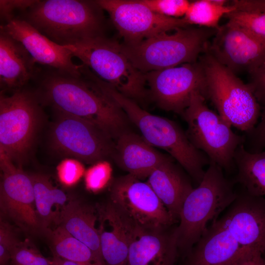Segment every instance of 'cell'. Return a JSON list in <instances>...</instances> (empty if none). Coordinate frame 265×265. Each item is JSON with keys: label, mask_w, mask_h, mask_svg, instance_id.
Masks as SVG:
<instances>
[{"label": "cell", "mask_w": 265, "mask_h": 265, "mask_svg": "<svg viewBox=\"0 0 265 265\" xmlns=\"http://www.w3.org/2000/svg\"><path fill=\"white\" fill-rule=\"evenodd\" d=\"M82 65L80 77L55 70L46 74L41 83V96L55 110L92 123L115 141L129 130L130 121Z\"/></svg>", "instance_id": "obj_1"}, {"label": "cell", "mask_w": 265, "mask_h": 265, "mask_svg": "<svg viewBox=\"0 0 265 265\" xmlns=\"http://www.w3.org/2000/svg\"><path fill=\"white\" fill-rule=\"evenodd\" d=\"M96 82L122 108L129 121L140 131L142 137L151 145L162 149L175 159L199 185L210 160L189 141L186 132L175 122L151 114L134 100L97 79Z\"/></svg>", "instance_id": "obj_2"}, {"label": "cell", "mask_w": 265, "mask_h": 265, "mask_svg": "<svg viewBox=\"0 0 265 265\" xmlns=\"http://www.w3.org/2000/svg\"><path fill=\"white\" fill-rule=\"evenodd\" d=\"M103 10L95 0H36L22 19L53 42L68 46L104 35Z\"/></svg>", "instance_id": "obj_3"}, {"label": "cell", "mask_w": 265, "mask_h": 265, "mask_svg": "<svg viewBox=\"0 0 265 265\" xmlns=\"http://www.w3.org/2000/svg\"><path fill=\"white\" fill-rule=\"evenodd\" d=\"M235 182L228 179L223 169L210 161L198 186L194 188L182 206L177 226L178 251L186 255L208 228V223L232 203L237 192Z\"/></svg>", "instance_id": "obj_4"}, {"label": "cell", "mask_w": 265, "mask_h": 265, "mask_svg": "<svg viewBox=\"0 0 265 265\" xmlns=\"http://www.w3.org/2000/svg\"><path fill=\"white\" fill-rule=\"evenodd\" d=\"M216 30L190 26L164 32L134 43L120 44L132 65L146 73L197 62L208 50L210 37Z\"/></svg>", "instance_id": "obj_5"}, {"label": "cell", "mask_w": 265, "mask_h": 265, "mask_svg": "<svg viewBox=\"0 0 265 265\" xmlns=\"http://www.w3.org/2000/svg\"><path fill=\"white\" fill-rule=\"evenodd\" d=\"M204 79V96L231 126L247 133L257 125L261 105L248 83L219 62L208 50L199 61Z\"/></svg>", "instance_id": "obj_6"}, {"label": "cell", "mask_w": 265, "mask_h": 265, "mask_svg": "<svg viewBox=\"0 0 265 265\" xmlns=\"http://www.w3.org/2000/svg\"><path fill=\"white\" fill-rule=\"evenodd\" d=\"M65 46L98 78L125 96L136 102L148 95L144 74L132 65L118 42L103 35Z\"/></svg>", "instance_id": "obj_7"}, {"label": "cell", "mask_w": 265, "mask_h": 265, "mask_svg": "<svg viewBox=\"0 0 265 265\" xmlns=\"http://www.w3.org/2000/svg\"><path fill=\"white\" fill-rule=\"evenodd\" d=\"M199 90L194 91L182 115L187 123L186 135L193 145L223 170L235 167L234 155L245 138L235 133L231 127L206 105Z\"/></svg>", "instance_id": "obj_8"}, {"label": "cell", "mask_w": 265, "mask_h": 265, "mask_svg": "<svg viewBox=\"0 0 265 265\" xmlns=\"http://www.w3.org/2000/svg\"><path fill=\"white\" fill-rule=\"evenodd\" d=\"M38 100L36 94L23 88L10 96L0 92V153L20 167L39 128L42 110Z\"/></svg>", "instance_id": "obj_9"}, {"label": "cell", "mask_w": 265, "mask_h": 265, "mask_svg": "<svg viewBox=\"0 0 265 265\" xmlns=\"http://www.w3.org/2000/svg\"><path fill=\"white\" fill-rule=\"evenodd\" d=\"M56 111L51 139L57 151L92 164L112 158L115 141L106 133L88 121Z\"/></svg>", "instance_id": "obj_10"}, {"label": "cell", "mask_w": 265, "mask_h": 265, "mask_svg": "<svg viewBox=\"0 0 265 265\" xmlns=\"http://www.w3.org/2000/svg\"><path fill=\"white\" fill-rule=\"evenodd\" d=\"M110 201L135 225L161 229L176 221L147 182L130 175L112 181Z\"/></svg>", "instance_id": "obj_11"}, {"label": "cell", "mask_w": 265, "mask_h": 265, "mask_svg": "<svg viewBox=\"0 0 265 265\" xmlns=\"http://www.w3.org/2000/svg\"><path fill=\"white\" fill-rule=\"evenodd\" d=\"M109 15L125 43H134L159 33L189 26L184 18H175L156 13L139 0H97Z\"/></svg>", "instance_id": "obj_12"}, {"label": "cell", "mask_w": 265, "mask_h": 265, "mask_svg": "<svg viewBox=\"0 0 265 265\" xmlns=\"http://www.w3.org/2000/svg\"><path fill=\"white\" fill-rule=\"evenodd\" d=\"M144 75L148 95L164 110L182 115L194 91L199 90L204 96V75L199 62L150 72Z\"/></svg>", "instance_id": "obj_13"}, {"label": "cell", "mask_w": 265, "mask_h": 265, "mask_svg": "<svg viewBox=\"0 0 265 265\" xmlns=\"http://www.w3.org/2000/svg\"><path fill=\"white\" fill-rule=\"evenodd\" d=\"M0 163V207L2 215L26 230L41 231L30 175L1 153Z\"/></svg>", "instance_id": "obj_14"}, {"label": "cell", "mask_w": 265, "mask_h": 265, "mask_svg": "<svg viewBox=\"0 0 265 265\" xmlns=\"http://www.w3.org/2000/svg\"><path fill=\"white\" fill-rule=\"evenodd\" d=\"M208 51L234 73H249L265 57V40L228 21L216 30Z\"/></svg>", "instance_id": "obj_15"}, {"label": "cell", "mask_w": 265, "mask_h": 265, "mask_svg": "<svg viewBox=\"0 0 265 265\" xmlns=\"http://www.w3.org/2000/svg\"><path fill=\"white\" fill-rule=\"evenodd\" d=\"M242 247L265 254V198L243 190L219 218Z\"/></svg>", "instance_id": "obj_16"}, {"label": "cell", "mask_w": 265, "mask_h": 265, "mask_svg": "<svg viewBox=\"0 0 265 265\" xmlns=\"http://www.w3.org/2000/svg\"><path fill=\"white\" fill-rule=\"evenodd\" d=\"M0 28L20 42L36 63L75 77L82 75V64H75L71 51L40 33L26 21L14 18L0 26Z\"/></svg>", "instance_id": "obj_17"}, {"label": "cell", "mask_w": 265, "mask_h": 265, "mask_svg": "<svg viewBox=\"0 0 265 265\" xmlns=\"http://www.w3.org/2000/svg\"><path fill=\"white\" fill-rule=\"evenodd\" d=\"M148 229L134 226L127 265H174L178 252L177 226Z\"/></svg>", "instance_id": "obj_18"}, {"label": "cell", "mask_w": 265, "mask_h": 265, "mask_svg": "<svg viewBox=\"0 0 265 265\" xmlns=\"http://www.w3.org/2000/svg\"><path fill=\"white\" fill-rule=\"evenodd\" d=\"M97 208L101 252L105 265H127L135 224L110 201Z\"/></svg>", "instance_id": "obj_19"}, {"label": "cell", "mask_w": 265, "mask_h": 265, "mask_svg": "<svg viewBox=\"0 0 265 265\" xmlns=\"http://www.w3.org/2000/svg\"><path fill=\"white\" fill-rule=\"evenodd\" d=\"M217 219L186 255V265H234L247 251Z\"/></svg>", "instance_id": "obj_20"}, {"label": "cell", "mask_w": 265, "mask_h": 265, "mask_svg": "<svg viewBox=\"0 0 265 265\" xmlns=\"http://www.w3.org/2000/svg\"><path fill=\"white\" fill-rule=\"evenodd\" d=\"M112 158L129 174L142 180L170 157L159 153L142 136L128 130L115 141Z\"/></svg>", "instance_id": "obj_21"}, {"label": "cell", "mask_w": 265, "mask_h": 265, "mask_svg": "<svg viewBox=\"0 0 265 265\" xmlns=\"http://www.w3.org/2000/svg\"><path fill=\"white\" fill-rule=\"evenodd\" d=\"M35 63L20 42L0 29L1 91L22 89L34 77Z\"/></svg>", "instance_id": "obj_22"}, {"label": "cell", "mask_w": 265, "mask_h": 265, "mask_svg": "<svg viewBox=\"0 0 265 265\" xmlns=\"http://www.w3.org/2000/svg\"><path fill=\"white\" fill-rule=\"evenodd\" d=\"M146 182L173 218L178 221L183 203L194 188L187 177L169 158L152 172Z\"/></svg>", "instance_id": "obj_23"}, {"label": "cell", "mask_w": 265, "mask_h": 265, "mask_svg": "<svg viewBox=\"0 0 265 265\" xmlns=\"http://www.w3.org/2000/svg\"><path fill=\"white\" fill-rule=\"evenodd\" d=\"M97 208L78 199H71L61 210L57 225L88 246L103 262L96 223Z\"/></svg>", "instance_id": "obj_24"}, {"label": "cell", "mask_w": 265, "mask_h": 265, "mask_svg": "<svg viewBox=\"0 0 265 265\" xmlns=\"http://www.w3.org/2000/svg\"><path fill=\"white\" fill-rule=\"evenodd\" d=\"M34 195L36 211L41 231L58 224L60 213L69 199L61 189L54 186L49 178L44 174L29 175Z\"/></svg>", "instance_id": "obj_25"}, {"label": "cell", "mask_w": 265, "mask_h": 265, "mask_svg": "<svg viewBox=\"0 0 265 265\" xmlns=\"http://www.w3.org/2000/svg\"><path fill=\"white\" fill-rule=\"evenodd\" d=\"M236 175L234 180L248 193L265 196V151L251 152L244 144L237 149L234 158Z\"/></svg>", "instance_id": "obj_26"}, {"label": "cell", "mask_w": 265, "mask_h": 265, "mask_svg": "<svg viewBox=\"0 0 265 265\" xmlns=\"http://www.w3.org/2000/svg\"><path fill=\"white\" fill-rule=\"evenodd\" d=\"M53 255L80 265H105L86 244L59 225L46 230Z\"/></svg>", "instance_id": "obj_27"}, {"label": "cell", "mask_w": 265, "mask_h": 265, "mask_svg": "<svg viewBox=\"0 0 265 265\" xmlns=\"http://www.w3.org/2000/svg\"><path fill=\"white\" fill-rule=\"evenodd\" d=\"M225 0H198L190 1L188 9L183 17L190 26L198 25L217 30L219 23L223 16L237 10L236 7L227 4Z\"/></svg>", "instance_id": "obj_28"}, {"label": "cell", "mask_w": 265, "mask_h": 265, "mask_svg": "<svg viewBox=\"0 0 265 265\" xmlns=\"http://www.w3.org/2000/svg\"><path fill=\"white\" fill-rule=\"evenodd\" d=\"M112 168L106 159L98 161L87 170L84 175L86 189L92 193L103 191L112 183Z\"/></svg>", "instance_id": "obj_29"}, {"label": "cell", "mask_w": 265, "mask_h": 265, "mask_svg": "<svg viewBox=\"0 0 265 265\" xmlns=\"http://www.w3.org/2000/svg\"><path fill=\"white\" fill-rule=\"evenodd\" d=\"M229 21L241 26L253 35L265 40V13L236 10L225 16Z\"/></svg>", "instance_id": "obj_30"}, {"label": "cell", "mask_w": 265, "mask_h": 265, "mask_svg": "<svg viewBox=\"0 0 265 265\" xmlns=\"http://www.w3.org/2000/svg\"><path fill=\"white\" fill-rule=\"evenodd\" d=\"M11 265H51L49 259L43 256L29 241H20L10 254Z\"/></svg>", "instance_id": "obj_31"}, {"label": "cell", "mask_w": 265, "mask_h": 265, "mask_svg": "<svg viewBox=\"0 0 265 265\" xmlns=\"http://www.w3.org/2000/svg\"><path fill=\"white\" fill-rule=\"evenodd\" d=\"M154 12L175 18H183L190 1L187 0H139Z\"/></svg>", "instance_id": "obj_32"}, {"label": "cell", "mask_w": 265, "mask_h": 265, "mask_svg": "<svg viewBox=\"0 0 265 265\" xmlns=\"http://www.w3.org/2000/svg\"><path fill=\"white\" fill-rule=\"evenodd\" d=\"M85 171L83 164L74 159H65L56 167L58 179L66 187H72L78 183Z\"/></svg>", "instance_id": "obj_33"}, {"label": "cell", "mask_w": 265, "mask_h": 265, "mask_svg": "<svg viewBox=\"0 0 265 265\" xmlns=\"http://www.w3.org/2000/svg\"><path fill=\"white\" fill-rule=\"evenodd\" d=\"M20 240L14 227L3 217L0 220V265H8L10 262L12 250Z\"/></svg>", "instance_id": "obj_34"}, {"label": "cell", "mask_w": 265, "mask_h": 265, "mask_svg": "<svg viewBox=\"0 0 265 265\" xmlns=\"http://www.w3.org/2000/svg\"><path fill=\"white\" fill-rule=\"evenodd\" d=\"M250 80L248 83L260 105L265 106V57L248 73Z\"/></svg>", "instance_id": "obj_35"}, {"label": "cell", "mask_w": 265, "mask_h": 265, "mask_svg": "<svg viewBox=\"0 0 265 265\" xmlns=\"http://www.w3.org/2000/svg\"><path fill=\"white\" fill-rule=\"evenodd\" d=\"M36 0H0V18L6 21V23L14 19L13 13L16 10L25 11L29 8Z\"/></svg>", "instance_id": "obj_36"}, {"label": "cell", "mask_w": 265, "mask_h": 265, "mask_svg": "<svg viewBox=\"0 0 265 265\" xmlns=\"http://www.w3.org/2000/svg\"><path fill=\"white\" fill-rule=\"evenodd\" d=\"M259 122L246 133L250 142L257 149L265 148V106H263Z\"/></svg>", "instance_id": "obj_37"}, {"label": "cell", "mask_w": 265, "mask_h": 265, "mask_svg": "<svg viewBox=\"0 0 265 265\" xmlns=\"http://www.w3.org/2000/svg\"><path fill=\"white\" fill-rule=\"evenodd\" d=\"M234 265H265V256L259 251L250 250Z\"/></svg>", "instance_id": "obj_38"}, {"label": "cell", "mask_w": 265, "mask_h": 265, "mask_svg": "<svg viewBox=\"0 0 265 265\" xmlns=\"http://www.w3.org/2000/svg\"><path fill=\"white\" fill-rule=\"evenodd\" d=\"M236 5L239 10L265 13V0H238Z\"/></svg>", "instance_id": "obj_39"}, {"label": "cell", "mask_w": 265, "mask_h": 265, "mask_svg": "<svg viewBox=\"0 0 265 265\" xmlns=\"http://www.w3.org/2000/svg\"><path fill=\"white\" fill-rule=\"evenodd\" d=\"M48 259L51 265H80L75 262L63 259L54 255Z\"/></svg>", "instance_id": "obj_40"}, {"label": "cell", "mask_w": 265, "mask_h": 265, "mask_svg": "<svg viewBox=\"0 0 265 265\" xmlns=\"http://www.w3.org/2000/svg\"><path fill=\"white\" fill-rule=\"evenodd\" d=\"M264 255H265V254Z\"/></svg>", "instance_id": "obj_41"}, {"label": "cell", "mask_w": 265, "mask_h": 265, "mask_svg": "<svg viewBox=\"0 0 265 265\" xmlns=\"http://www.w3.org/2000/svg\"><path fill=\"white\" fill-rule=\"evenodd\" d=\"M265 256V255H264Z\"/></svg>", "instance_id": "obj_42"}]
</instances>
